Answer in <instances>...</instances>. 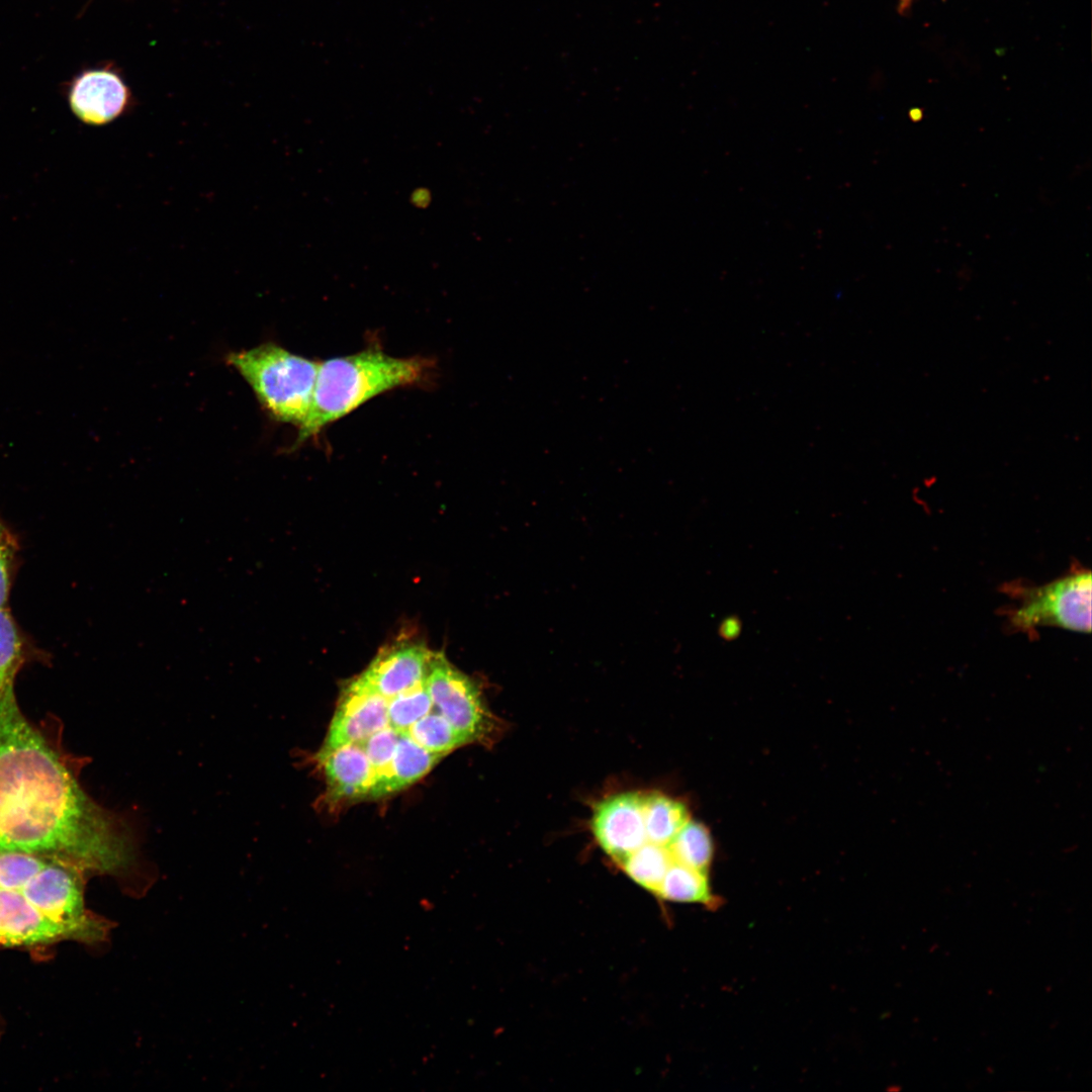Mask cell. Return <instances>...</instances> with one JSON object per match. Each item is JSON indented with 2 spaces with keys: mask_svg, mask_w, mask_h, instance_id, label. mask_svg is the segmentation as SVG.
<instances>
[{
  "mask_svg": "<svg viewBox=\"0 0 1092 1092\" xmlns=\"http://www.w3.org/2000/svg\"><path fill=\"white\" fill-rule=\"evenodd\" d=\"M81 761L26 718L11 685L0 698V852L61 860L143 895L156 874L135 828L84 791Z\"/></svg>",
  "mask_w": 1092,
  "mask_h": 1092,
  "instance_id": "1",
  "label": "cell"
},
{
  "mask_svg": "<svg viewBox=\"0 0 1092 1092\" xmlns=\"http://www.w3.org/2000/svg\"><path fill=\"white\" fill-rule=\"evenodd\" d=\"M432 366L428 358H397L374 348L318 362L310 411L295 446L374 396L420 382Z\"/></svg>",
  "mask_w": 1092,
  "mask_h": 1092,
  "instance_id": "2",
  "label": "cell"
},
{
  "mask_svg": "<svg viewBox=\"0 0 1092 1092\" xmlns=\"http://www.w3.org/2000/svg\"><path fill=\"white\" fill-rule=\"evenodd\" d=\"M228 361L275 420L298 428L304 423L312 402L318 362L272 343L234 352Z\"/></svg>",
  "mask_w": 1092,
  "mask_h": 1092,
  "instance_id": "3",
  "label": "cell"
},
{
  "mask_svg": "<svg viewBox=\"0 0 1092 1092\" xmlns=\"http://www.w3.org/2000/svg\"><path fill=\"white\" fill-rule=\"evenodd\" d=\"M1004 593L1017 606L1009 611V623L1015 630L1031 633L1041 626L1072 631H1091V572L1080 568L1042 585L1011 582Z\"/></svg>",
  "mask_w": 1092,
  "mask_h": 1092,
  "instance_id": "4",
  "label": "cell"
},
{
  "mask_svg": "<svg viewBox=\"0 0 1092 1092\" xmlns=\"http://www.w3.org/2000/svg\"><path fill=\"white\" fill-rule=\"evenodd\" d=\"M434 709L470 743H491L500 730L475 684L443 654L434 653L426 678Z\"/></svg>",
  "mask_w": 1092,
  "mask_h": 1092,
  "instance_id": "5",
  "label": "cell"
},
{
  "mask_svg": "<svg viewBox=\"0 0 1092 1092\" xmlns=\"http://www.w3.org/2000/svg\"><path fill=\"white\" fill-rule=\"evenodd\" d=\"M387 701L359 676L347 682L320 751L359 743L388 726Z\"/></svg>",
  "mask_w": 1092,
  "mask_h": 1092,
  "instance_id": "6",
  "label": "cell"
},
{
  "mask_svg": "<svg viewBox=\"0 0 1092 1092\" xmlns=\"http://www.w3.org/2000/svg\"><path fill=\"white\" fill-rule=\"evenodd\" d=\"M590 827L599 845L618 866L642 841V792L618 793L597 803Z\"/></svg>",
  "mask_w": 1092,
  "mask_h": 1092,
  "instance_id": "7",
  "label": "cell"
},
{
  "mask_svg": "<svg viewBox=\"0 0 1092 1092\" xmlns=\"http://www.w3.org/2000/svg\"><path fill=\"white\" fill-rule=\"evenodd\" d=\"M433 652L420 643H399L382 649L359 677L389 700L427 678Z\"/></svg>",
  "mask_w": 1092,
  "mask_h": 1092,
  "instance_id": "8",
  "label": "cell"
},
{
  "mask_svg": "<svg viewBox=\"0 0 1092 1092\" xmlns=\"http://www.w3.org/2000/svg\"><path fill=\"white\" fill-rule=\"evenodd\" d=\"M73 113L89 125H104L128 108L130 93L121 78L107 70L83 73L73 83L69 93Z\"/></svg>",
  "mask_w": 1092,
  "mask_h": 1092,
  "instance_id": "9",
  "label": "cell"
},
{
  "mask_svg": "<svg viewBox=\"0 0 1092 1092\" xmlns=\"http://www.w3.org/2000/svg\"><path fill=\"white\" fill-rule=\"evenodd\" d=\"M72 934L57 924L24 897L21 890L0 889V946H36Z\"/></svg>",
  "mask_w": 1092,
  "mask_h": 1092,
  "instance_id": "10",
  "label": "cell"
},
{
  "mask_svg": "<svg viewBox=\"0 0 1092 1092\" xmlns=\"http://www.w3.org/2000/svg\"><path fill=\"white\" fill-rule=\"evenodd\" d=\"M323 767L330 799L353 801L369 797L373 770L359 743H350L315 756Z\"/></svg>",
  "mask_w": 1092,
  "mask_h": 1092,
  "instance_id": "11",
  "label": "cell"
},
{
  "mask_svg": "<svg viewBox=\"0 0 1092 1092\" xmlns=\"http://www.w3.org/2000/svg\"><path fill=\"white\" fill-rule=\"evenodd\" d=\"M642 813L644 832L641 843L649 841L668 845L691 819L684 802L658 792H642Z\"/></svg>",
  "mask_w": 1092,
  "mask_h": 1092,
  "instance_id": "12",
  "label": "cell"
},
{
  "mask_svg": "<svg viewBox=\"0 0 1092 1092\" xmlns=\"http://www.w3.org/2000/svg\"><path fill=\"white\" fill-rule=\"evenodd\" d=\"M443 756L425 749L406 732H400L390 763L389 794L421 780Z\"/></svg>",
  "mask_w": 1092,
  "mask_h": 1092,
  "instance_id": "13",
  "label": "cell"
},
{
  "mask_svg": "<svg viewBox=\"0 0 1092 1092\" xmlns=\"http://www.w3.org/2000/svg\"><path fill=\"white\" fill-rule=\"evenodd\" d=\"M673 862L668 845L644 841L618 867L633 882L655 895Z\"/></svg>",
  "mask_w": 1092,
  "mask_h": 1092,
  "instance_id": "14",
  "label": "cell"
},
{
  "mask_svg": "<svg viewBox=\"0 0 1092 1092\" xmlns=\"http://www.w3.org/2000/svg\"><path fill=\"white\" fill-rule=\"evenodd\" d=\"M655 896L669 902L700 903L708 906L713 905L715 900L708 872L678 862L669 867Z\"/></svg>",
  "mask_w": 1092,
  "mask_h": 1092,
  "instance_id": "15",
  "label": "cell"
},
{
  "mask_svg": "<svg viewBox=\"0 0 1092 1092\" xmlns=\"http://www.w3.org/2000/svg\"><path fill=\"white\" fill-rule=\"evenodd\" d=\"M674 862L708 872L714 844L709 829L690 819L668 844Z\"/></svg>",
  "mask_w": 1092,
  "mask_h": 1092,
  "instance_id": "16",
  "label": "cell"
},
{
  "mask_svg": "<svg viewBox=\"0 0 1092 1092\" xmlns=\"http://www.w3.org/2000/svg\"><path fill=\"white\" fill-rule=\"evenodd\" d=\"M400 732L386 726L359 742L373 770L370 798L389 794L390 763Z\"/></svg>",
  "mask_w": 1092,
  "mask_h": 1092,
  "instance_id": "17",
  "label": "cell"
},
{
  "mask_svg": "<svg viewBox=\"0 0 1092 1092\" xmlns=\"http://www.w3.org/2000/svg\"><path fill=\"white\" fill-rule=\"evenodd\" d=\"M405 732L425 749L444 755L457 747L470 744L469 740L438 712H430Z\"/></svg>",
  "mask_w": 1092,
  "mask_h": 1092,
  "instance_id": "18",
  "label": "cell"
},
{
  "mask_svg": "<svg viewBox=\"0 0 1092 1092\" xmlns=\"http://www.w3.org/2000/svg\"><path fill=\"white\" fill-rule=\"evenodd\" d=\"M26 651L25 640L13 617L7 608H0V698L14 685Z\"/></svg>",
  "mask_w": 1092,
  "mask_h": 1092,
  "instance_id": "19",
  "label": "cell"
},
{
  "mask_svg": "<svg viewBox=\"0 0 1092 1092\" xmlns=\"http://www.w3.org/2000/svg\"><path fill=\"white\" fill-rule=\"evenodd\" d=\"M433 710V702L425 680L387 701L388 726L398 732H405Z\"/></svg>",
  "mask_w": 1092,
  "mask_h": 1092,
  "instance_id": "20",
  "label": "cell"
},
{
  "mask_svg": "<svg viewBox=\"0 0 1092 1092\" xmlns=\"http://www.w3.org/2000/svg\"><path fill=\"white\" fill-rule=\"evenodd\" d=\"M18 553L15 536L0 519V608H6Z\"/></svg>",
  "mask_w": 1092,
  "mask_h": 1092,
  "instance_id": "21",
  "label": "cell"
},
{
  "mask_svg": "<svg viewBox=\"0 0 1092 1092\" xmlns=\"http://www.w3.org/2000/svg\"><path fill=\"white\" fill-rule=\"evenodd\" d=\"M911 1L912 0H900L899 9L904 10V9L908 8Z\"/></svg>",
  "mask_w": 1092,
  "mask_h": 1092,
  "instance_id": "22",
  "label": "cell"
}]
</instances>
